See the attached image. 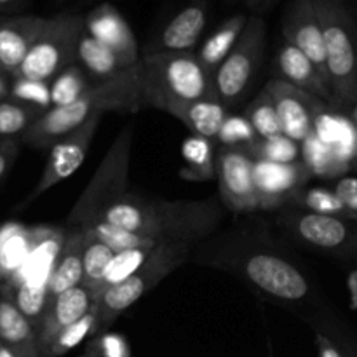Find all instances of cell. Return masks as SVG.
<instances>
[{"label": "cell", "instance_id": "6da1fadb", "mask_svg": "<svg viewBox=\"0 0 357 357\" xmlns=\"http://www.w3.org/2000/svg\"><path fill=\"white\" fill-rule=\"evenodd\" d=\"M216 199L162 201L126 194L107 208L100 222L138 234L153 244H183L194 248L211 236L222 222Z\"/></svg>", "mask_w": 357, "mask_h": 357}, {"label": "cell", "instance_id": "4316f807", "mask_svg": "<svg viewBox=\"0 0 357 357\" xmlns=\"http://www.w3.org/2000/svg\"><path fill=\"white\" fill-rule=\"evenodd\" d=\"M44 110L21 101L6 98L0 100V142L21 139Z\"/></svg>", "mask_w": 357, "mask_h": 357}, {"label": "cell", "instance_id": "f35d334b", "mask_svg": "<svg viewBox=\"0 0 357 357\" xmlns=\"http://www.w3.org/2000/svg\"><path fill=\"white\" fill-rule=\"evenodd\" d=\"M84 354L89 357H131V349L122 335L105 331L91 338Z\"/></svg>", "mask_w": 357, "mask_h": 357}, {"label": "cell", "instance_id": "4fadbf2b", "mask_svg": "<svg viewBox=\"0 0 357 357\" xmlns=\"http://www.w3.org/2000/svg\"><path fill=\"white\" fill-rule=\"evenodd\" d=\"M216 180L223 204L236 213H253L258 209L253 180V157L246 149L222 146L215 155Z\"/></svg>", "mask_w": 357, "mask_h": 357}, {"label": "cell", "instance_id": "ee69618b", "mask_svg": "<svg viewBox=\"0 0 357 357\" xmlns=\"http://www.w3.org/2000/svg\"><path fill=\"white\" fill-rule=\"evenodd\" d=\"M347 286H349V295H351V309L357 310V268L349 274Z\"/></svg>", "mask_w": 357, "mask_h": 357}, {"label": "cell", "instance_id": "c3c4849f", "mask_svg": "<svg viewBox=\"0 0 357 357\" xmlns=\"http://www.w3.org/2000/svg\"><path fill=\"white\" fill-rule=\"evenodd\" d=\"M351 167H354V169H357V152H356L354 159H352V162H351Z\"/></svg>", "mask_w": 357, "mask_h": 357}, {"label": "cell", "instance_id": "2e32d148", "mask_svg": "<svg viewBox=\"0 0 357 357\" xmlns=\"http://www.w3.org/2000/svg\"><path fill=\"white\" fill-rule=\"evenodd\" d=\"M94 307V298L87 288L82 284L68 291L49 298L47 307L38 321L35 333H37V345L40 357H45V352L51 347L52 340L75 321L82 319Z\"/></svg>", "mask_w": 357, "mask_h": 357}, {"label": "cell", "instance_id": "f1b7e54d", "mask_svg": "<svg viewBox=\"0 0 357 357\" xmlns=\"http://www.w3.org/2000/svg\"><path fill=\"white\" fill-rule=\"evenodd\" d=\"M289 206L302 209V211L314 213V215L349 218L347 211H345V208L342 206V202L338 201L335 192L328 187L302 188V190L295 195V199H293Z\"/></svg>", "mask_w": 357, "mask_h": 357}, {"label": "cell", "instance_id": "5bb4252c", "mask_svg": "<svg viewBox=\"0 0 357 357\" xmlns=\"http://www.w3.org/2000/svg\"><path fill=\"white\" fill-rule=\"evenodd\" d=\"M312 178L302 160L293 164H274L253 159V180L258 209H281L291 204L295 195Z\"/></svg>", "mask_w": 357, "mask_h": 357}, {"label": "cell", "instance_id": "d6a6232c", "mask_svg": "<svg viewBox=\"0 0 357 357\" xmlns=\"http://www.w3.org/2000/svg\"><path fill=\"white\" fill-rule=\"evenodd\" d=\"M114 255L115 253L110 250V248H107L105 244L98 243V241L91 239L89 237L86 251H84V260H82V271H84L82 286L89 289L91 295H93L94 298V303H96V293L101 284V279H103L105 271H107L108 264L112 261Z\"/></svg>", "mask_w": 357, "mask_h": 357}, {"label": "cell", "instance_id": "277c9868", "mask_svg": "<svg viewBox=\"0 0 357 357\" xmlns=\"http://www.w3.org/2000/svg\"><path fill=\"white\" fill-rule=\"evenodd\" d=\"M321 21L326 54L331 105L342 114L357 103V23L354 13L340 0H314Z\"/></svg>", "mask_w": 357, "mask_h": 357}, {"label": "cell", "instance_id": "ab89813d", "mask_svg": "<svg viewBox=\"0 0 357 357\" xmlns=\"http://www.w3.org/2000/svg\"><path fill=\"white\" fill-rule=\"evenodd\" d=\"M331 190L342 202L349 218L357 220V176H340L335 180Z\"/></svg>", "mask_w": 357, "mask_h": 357}, {"label": "cell", "instance_id": "3957f363", "mask_svg": "<svg viewBox=\"0 0 357 357\" xmlns=\"http://www.w3.org/2000/svg\"><path fill=\"white\" fill-rule=\"evenodd\" d=\"M139 79L145 107H153L176 117L194 101L216 98L213 77L188 52H152L139 59Z\"/></svg>", "mask_w": 357, "mask_h": 357}, {"label": "cell", "instance_id": "d4e9b609", "mask_svg": "<svg viewBox=\"0 0 357 357\" xmlns=\"http://www.w3.org/2000/svg\"><path fill=\"white\" fill-rule=\"evenodd\" d=\"M227 117H229V108L218 98L194 101L176 114L178 121L183 122L192 135L208 139H216V135Z\"/></svg>", "mask_w": 357, "mask_h": 357}, {"label": "cell", "instance_id": "484cf974", "mask_svg": "<svg viewBox=\"0 0 357 357\" xmlns=\"http://www.w3.org/2000/svg\"><path fill=\"white\" fill-rule=\"evenodd\" d=\"M181 153L187 167L181 174L188 180L206 181L216 176L215 171V146L213 139L201 136H188L181 146Z\"/></svg>", "mask_w": 357, "mask_h": 357}, {"label": "cell", "instance_id": "f907efd6", "mask_svg": "<svg viewBox=\"0 0 357 357\" xmlns=\"http://www.w3.org/2000/svg\"><path fill=\"white\" fill-rule=\"evenodd\" d=\"M80 357H89V356H87V354H82Z\"/></svg>", "mask_w": 357, "mask_h": 357}, {"label": "cell", "instance_id": "8d00e7d4", "mask_svg": "<svg viewBox=\"0 0 357 357\" xmlns=\"http://www.w3.org/2000/svg\"><path fill=\"white\" fill-rule=\"evenodd\" d=\"M216 139L225 149H250L258 142V136L246 117L229 115L220 128Z\"/></svg>", "mask_w": 357, "mask_h": 357}, {"label": "cell", "instance_id": "b9f144b4", "mask_svg": "<svg viewBox=\"0 0 357 357\" xmlns=\"http://www.w3.org/2000/svg\"><path fill=\"white\" fill-rule=\"evenodd\" d=\"M316 344L319 357H351L345 352V349H342L333 338H330L324 333L316 335Z\"/></svg>", "mask_w": 357, "mask_h": 357}, {"label": "cell", "instance_id": "8fae6325", "mask_svg": "<svg viewBox=\"0 0 357 357\" xmlns=\"http://www.w3.org/2000/svg\"><path fill=\"white\" fill-rule=\"evenodd\" d=\"M264 91L274 103L282 135L296 143H303L314 135L317 115L330 107L319 98L291 86L282 79L268 80Z\"/></svg>", "mask_w": 357, "mask_h": 357}, {"label": "cell", "instance_id": "7a4b0ae2", "mask_svg": "<svg viewBox=\"0 0 357 357\" xmlns=\"http://www.w3.org/2000/svg\"><path fill=\"white\" fill-rule=\"evenodd\" d=\"M142 79L139 63L126 72L93 84L80 98L66 107L47 108L23 135L21 142L35 149L52 146L93 117H103L108 112L136 114L142 108Z\"/></svg>", "mask_w": 357, "mask_h": 357}, {"label": "cell", "instance_id": "5b68a950", "mask_svg": "<svg viewBox=\"0 0 357 357\" xmlns=\"http://www.w3.org/2000/svg\"><path fill=\"white\" fill-rule=\"evenodd\" d=\"M194 248L183 244H157L145 264L119 284L105 289L94 303V335L105 333L122 312L135 305L149 289L155 288L164 278L187 261Z\"/></svg>", "mask_w": 357, "mask_h": 357}, {"label": "cell", "instance_id": "f6af8a7d", "mask_svg": "<svg viewBox=\"0 0 357 357\" xmlns=\"http://www.w3.org/2000/svg\"><path fill=\"white\" fill-rule=\"evenodd\" d=\"M342 115H344V117H347L349 121H351V124L354 126L356 131H357V103L351 105V107H349L347 110L342 112Z\"/></svg>", "mask_w": 357, "mask_h": 357}, {"label": "cell", "instance_id": "ffe728a7", "mask_svg": "<svg viewBox=\"0 0 357 357\" xmlns=\"http://www.w3.org/2000/svg\"><path fill=\"white\" fill-rule=\"evenodd\" d=\"M278 68L282 80L331 105L330 84L321 75L316 65L288 42H284L278 52Z\"/></svg>", "mask_w": 357, "mask_h": 357}, {"label": "cell", "instance_id": "f546056e", "mask_svg": "<svg viewBox=\"0 0 357 357\" xmlns=\"http://www.w3.org/2000/svg\"><path fill=\"white\" fill-rule=\"evenodd\" d=\"M93 84H89L86 72L80 66L72 65L51 80V108L66 107L82 96Z\"/></svg>", "mask_w": 357, "mask_h": 357}, {"label": "cell", "instance_id": "1f68e13d", "mask_svg": "<svg viewBox=\"0 0 357 357\" xmlns=\"http://www.w3.org/2000/svg\"><path fill=\"white\" fill-rule=\"evenodd\" d=\"M82 230L91 237V239L98 241V243L110 248L114 253H122V251L136 250V248L157 246V244L139 237L138 234L128 232V230H122L119 229V227H114L110 225V223L105 222H96L93 223V225L84 227Z\"/></svg>", "mask_w": 357, "mask_h": 357}, {"label": "cell", "instance_id": "9c48e42d", "mask_svg": "<svg viewBox=\"0 0 357 357\" xmlns=\"http://www.w3.org/2000/svg\"><path fill=\"white\" fill-rule=\"evenodd\" d=\"M278 223L312 250L357 260V220L314 215L286 206L278 216Z\"/></svg>", "mask_w": 357, "mask_h": 357}, {"label": "cell", "instance_id": "836d02e7", "mask_svg": "<svg viewBox=\"0 0 357 357\" xmlns=\"http://www.w3.org/2000/svg\"><path fill=\"white\" fill-rule=\"evenodd\" d=\"M246 119L251 128L255 129V132H257L258 139H268L282 135L274 103H272L271 96L265 91H261V94H258L251 101L246 112Z\"/></svg>", "mask_w": 357, "mask_h": 357}, {"label": "cell", "instance_id": "7dc6e473", "mask_svg": "<svg viewBox=\"0 0 357 357\" xmlns=\"http://www.w3.org/2000/svg\"><path fill=\"white\" fill-rule=\"evenodd\" d=\"M0 357H16V354H13L9 349H6V347H2V345H0Z\"/></svg>", "mask_w": 357, "mask_h": 357}, {"label": "cell", "instance_id": "e0dca14e", "mask_svg": "<svg viewBox=\"0 0 357 357\" xmlns=\"http://www.w3.org/2000/svg\"><path fill=\"white\" fill-rule=\"evenodd\" d=\"M84 31L94 40L108 45L131 63H139L138 40L126 17L112 3H100L84 17Z\"/></svg>", "mask_w": 357, "mask_h": 357}, {"label": "cell", "instance_id": "8992f818", "mask_svg": "<svg viewBox=\"0 0 357 357\" xmlns=\"http://www.w3.org/2000/svg\"><path fill=\"white\" fill-rule=\"evenodd\" d=\"M132 135H135V126L128 124V128L122 129L121 135L115 138L110 150L105 153L89 185L77 199L66 218V223L72 229H84L100 222L105 209L128 194Z\"/></svg>", "mask_w": 357, "mask_h": 357}, {"label": "cell", "instance_id": "9a60e30c", "mask_svg": "<svg viewBox=\"0 0 357 357\" xmlns=\"http://www.w3.org/2000/svg\"><path fill=\"white\" fill-rule=\"evenodd\" d=\"M282 35L288 44L303 52L316 65L328 82L323 28L314 0H296L286 7L282 14Z\"/></svg>", "mask_w": 357, "mask_h": 357}, {"label": "cell", "instance_id": "ac0fdd59", "mask_svg": "<svg viewBox=\"0 0 357 357\" xmlns=\"http://www.w3.org/2000/svg\"><path fill=\"white\" fill-rule=\"evenodd\" d=\"M45 17L35 14L0 20V70L16 77L21 63L40 35Z\"/></svg>", "mask_w": 357, "mask_h": 357}, {"label": "cell", "instance_id": "60d3db41", "mask_svg": "<svg viewBox=\"0 0 357 357\" xmlns=\"http://www.w3.org/2000/svg\"><path fill=\"white\" fill-rule=\"evenodd\" d=\"M20 152V143L16 139H6L0 142V180L9 173Z\"/></svg>", "mask_w": 357, "mask_h": 357}, {"label": "cell", "instance_id": "7bdbcfd3", "mask_svg": "<svg viewBox=\"0 0 357 357\" xmlns=\"http://www.w3.org/2000/svg\"><path fill=\"white\" fill-rule=\"evenodd\" d=\"M30 6L28 0H0V17L20 16Z\"/></svg>", "mask_w": 357, "mask_h": 357}, {"label": "cell", "instance_id": "74e56055", "mask_svg": "<svg viewBox=\"0 0 357 357\" xmlns=\"http://www.w3.org/2000/svg\"><path fill=\"white\" fill-rule=\"evenodd\" d=\"M9 94L13 100L31 105V107L40 108V110L51 108V91H49V82H38V80L16 77L14 84L10 86Z\"/></svg>", "mask_w": 357, "mask_h": 357}, {"label": "cell", "instance_id": "603a6c76", "mask_svg": "<svg viewBox=\"0 0 357 357\" xmlns=\"http://www.w3.org/2000/svg\"><path fill=\"white\" fill-rule=\"evenodd\" d=\"M77 61L80 63V68L86 72V75L93 77L98 82L112 79V77L119 75V73L126 72L128 68L135 66V63L126 59L124 56L119 54L117 51L110 49L108 45L94 40L86 31H84L79 40Z\"/></svg>", "mask_w": 357, "mask_h": 357}, {"label": "cell", "instance_id": "83f0119b", "mask_svg": "<svg viewBox=\"0 0 357 357\" xmlns=\"http://www.w3.org/2000/svg\"><path fill=\"white\" fill-rule=\"evenodd\" d=\"M300 160L305 164L312 176L333 178L349 169L337 157L331 146L321 143L316 136H309L303 143H300Z\"/></svg>", "mask_w": 357, "mask_h": 357}, {"label": "cell", "instance_id": "7402d4cb", "mask_svg": "<svg viewBox=\"0 0 357 357\" xmlns=\"http://www.w3.org/2000/svg\"><path fill=\"white\" fill-rule=\"evenodd\" d=\"M0 345L9 349L16 357H40L33 324L2 291H0Z\"/></svg>", "mask_w": 357, "mask_h": 357}, {"label": "cell", "instance_id": "4dcf8cb0", "mask_svg": "<svg viewBox=\"0 0 357 357\" xmlns=\"http://www.w3.org/2000/svg\"><path fill=\"white\" fill-rule=\"evenodd\" d=\"M153 248L155 246L136 248V250H128V251H122V253H115L114 258H112V261L108 264L107 271H105L103 279H101V284L96 293V300L100 298V295L105 291V289L119 284V282H122L124 279H128L129 275L135 274V272L145 264L146 258L150 257Z\"/></svg>", "mask_w": 357, "mask_h": 357}, {"label": "cell", "instance_id": "d6986e66", "mask_svg": "<svg viewBox=\"0 0 357 357\" xmlns=\"http://www.w3.org/2000/svg\"><path fill=\"white\" fill-rule=\"evenodd\" d=\"M87 241L89 237L82 229H72L63 237V243L52 260L51 272H49V298L82 284V260Z\"/></svg>", "mask_w": 357, "mask_h": 357}, {"label": "cell", "instance_id": "52a82bcc", "mask_svg": "<svg viewBox=\"0 0 357 357\" xmlns=\"http://www.w3.org/2000/svg\"><path fill=\"white\" fill-rule=\"evenodd\" d=\"M84 33V16L59 13L45 17L40 35L21 63L16 77L49 82L58 73L75 65L77 47Z\"/></svg>", "mask_w": 357, "mask_h": 357}, {"label": "cell", "instance_id": "e575fe53", "mask_svg": "<svg viewBox=\"0 0 357 357\" xmlns=\"http://www.w3.org/2000/svg\"><path fill=\"white\" fill-rule=\"evenodd\" d=\"M246 150L253 159L274 164H293L300 160V143L286 138L284 135L268 139H258L255 145Z\"/></svg>", "mask_w": 357, "mask_h": 357}, {"label": "cell", "instance_id": "cb8c5ba5", "mask_svg": "<svg viewBox=\"0 0 357 357\" xmlns=\"http://www.w3.org/2000/svg\"><path fill=\"white\" fill-rule=\"evenodd\" d=\"M248 17L250 16L244 13L234 14L229 20L223 21L202 44L201 51L197 52V59L211 77L216 72V68L222 65L223 59L230 54L236 42L239 40L241 33L248 23Z\"/></svg>", "mask_w": 357, "mask_h": 357}, {"label": "cell", "instance_id": "30bf717a", "mask_svg": "<svg viewBox=\"0 0 357 357\" xmlns=\"http://www.w3.org/2000/svg\"><path fill=\"white\" fill-rule=\"evenodd\" d=\"M241 271L255 288L282 302H298L310 291L305 275L279 255L267 251L248 255L241 264Z\"/></svg>", "mask_w": 357, "mask_h": 357}, {"label": "cell", "instance_id": "d590c367", "mask_svg": "<svg viewBox=\"0 0 357 357\" xmlns=\"http://www.w3.org/2000/svg\"><path fill=\"white\" fill-rule=\"evenodd\" d=\"M94 323H96V316H94V310H91L89 314H86V316L82 317V319L75 321V323H72L70 326H66L65 330L52 340L51 347L45 352V357H61L65 356L66 352L72 351V349H75L77 345L82 344L86 338H93Z\"/></svg>", "mask_w": 357, "mask_h": 357}, {"label": "cell", "instance_id": "681fc988", "mask_svg": "<svg viewBox=\"0 0 357 357\" xmlns=\"http://www.w3.org/2000/svg\"><path fill=\"white\" fill-rule=\"evenodd\" d=\"M352 13H354V17H356V23H357V7H354V9H352Z\"/></svg>", "mask_w": 357, "mask_h": 357}, {"label": "cell", "instance_id": "7c38bea8", "mask_svg": "<svg viewBox=\"0 0 357 357\" xmlns=\"http://www.w3.org/2000/svg\"><path fill=\"white\" fill-rule=\"evenodd\" d=\"M100 122L101 117L89 119L79 129L66 135L65 138L58 139L51 146V153H49L44 171H42L37 185L30 192L24 204L44 195L45 192L51 190L52 187L59 185L61 181L68 180L82 166L87 157V152L91 149V143L94 139V135H96L98 128H100Z\"/></svg>", "mask_w": 357, "mask_h": 357}, {"label": "cell", "instance_id": "44dd1931", "mask_svg": "<svg viewBox=\"0 0 357 357\" xmlns=\"http://www.w3.org/2000/svg\"><path fill=\"white\" fill-rule=\"evenodd\" d=\"M208 23L206 3L197 2L183 7L173 16L160 33L153 52H188L195 47Z\"/></svg>", "mask_w": 357, "mask_h": 357}, {"label": "cell", "instance_id": "bcb514c9", "mask_svg": "<svg viewBox=\"0 0 357 357\" xmlns=\"http://www.w3.org/2000/svg\"><path fill=\"white\" fill-rule=\"evenodd\" d=\"M7 94H9V87H7L6 80L2 79V75H0V100H6Z\"/></svg>", "mask_w": 357, "mask_h": 357}, {"label": "cell", "instance_id": "ba28073f", "mask_svg": "<svg viewBox=\"0 0 357 357\" xmlns=\"http://www.w3.org/2000/svg\"><path fill=\"white\" fill-rule=\"evenodd\" d=\"M265 35H267V24L264 17H248L239 40L213 73V89L216 98L227 108H232L234 105L239 103L253 82L264 54Z\"/></svg>", "mask_w": 357, "mask_h": 357}]
</instances>
